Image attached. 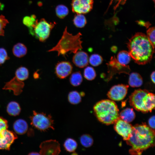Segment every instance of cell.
<instances>
[{
  "label": "cell",
  "instance_id": "5bb4252c",
  "mask_svg": "<svg viewBox=\"0 0 155 155\" xmlns=\"http://www.w3.org/2000/svg\"><path fill=\"white\" fill-rule=\"evenodd\" d=\"M24 83L15 76L9 81L6 82L3 89L11 90L13 91L14 94L17 96L20 95L23 91Z\"/></svg>",
  "mask_w": 155,
  "mask_h": 155
},
{
  "label": "cell",
  "instance_id": "8fae6325",
  "mask_svg": "<svg viewBox=\"0 0 155 155\" xmlns=\"http://www.w3.org/2000/svg\"><path fill=\"white\" fill-rule=\"evenodd\" d=\"M129 86L123 84L113 86L107 93L108 97L111 100L120 101L123 99L127 92Z\"/></svg>",
  "mask_w": 155,
  "mask_h": 155
},
{
  "label": "cell",
  "instance_id": "7a4b0ae2",
  "mask_svg": "<svg viewBox=\"0 0 155 155\" xmlns=\"http://www.w3.org/2000/svg\"><path fill=\"white\" fill-rule=\"evenodd\" d=\"M131 148L129 152L132 155H141L143 152L154 145L155 131L145 123L133 126L131 135L126 141Z\"/></svg>",
  "mask_w": 155,
  "mask_h": 155
},
{
  "label": "cell",
  "instance_id": "f546056e",
  "mask_svg": "<svg viewBox=\"0 0 155 155\" xmlns=\"http://www.w3.org/2000/svg\"><path fill=\"white\" fill-rule=\"evenodd\" d=\"M56 15L61 18H64L68 13V8L65 6L60 5L57 6L55 9Z\"/></svg>",
  "mask_w": 155,
  "mask_h": 155
},
{
  "label": "cell",
  "instance_id": "e0dca14e",
  "mask_svg": "<svg viewBox=\"0 0 155 155\" xmlns=\"http://www.w3.org/2000/svg\"><path fill=\"white\" fill-rule=\"evenodd\" d=\"M143 82V79L141 75L138 73L133 72L129 76V84L132 87H138L141 86Z\"/></svg>",
  "mask_w": 155,
  "mask_h": 155
},
{
  "label": "cell",
  "instance_id": "83f0119b",
  "mask_svg": "<svg viewBox=\"0 0 155 155\" xmlns=\"http://www.w3.org/2000/svg\"><path fill=\"white\" fill-rule=\"evenodd\" d=\"M84 76L86 79L88 80H92L96 78V73L95 70L92 67L88 66L84 69Z\"/></svg>",
  "mask_w": 155,
  "mask_h": 155
},
{
  "label": "cell",
  "instance_id": "2e32d148",
  "mask_svg": "<svg viewBox=\"0 0 155 155\" xmlns=\"http://www.w3.org/2000/svg\"><path fill=\"white\" fill-rule=\"evenodd\" d=\"M13 128L15 132L18 134H23L27 131L28 125L27 122L22 119L17 120L13 125Z\"/></svg>",
  "mask_w": 155,
  "mask_h": 155
},
{
  "label": "cell",
  "instance_id": "d590c367",
  "mask_svg": "<svg viewBox=\"0 0 155 155\" xmlns=\"http://www.w3.org/2000/svg\"><path fill=\"white\" fill-rule=\"evenodd\" d=\"M148 123L149 127L154 130L155 129V116H153L151 117L148 120Z\"/></svg>",
  "mask_w": 155,
  "mask_h": 155
},
{
  "label": "cell",
  "instance_id": "f35d334b",
  "mask_svg": "<svg viewBox=\"0 0 155 155\" xmlns=\"http://www.w3.org/2000/svg\"><path fill=\"white\" fill-rule=\"evenodd\" d=\"M154 2H155V0H152Z\"/></svg>",
  "mask_w": 155,
  "mask_h": 155
},
{
  "label": "cell",
  "instance_id": "6da1fadb",
  "mask_svg": "<svg viewBox=\"0 0 155 155\" xmlns=\"http://www.w3.org/2000/svg\"><path fill=\"white\" fill-rule=\"evenodd\" d=\"M127 47L131 57L134 62L140 65L149 63L154 53V48L144 33L135 34L129 40Z\"/></svg>",
  "mask_w": 155,
  "mask_h": 155
},
{
  "label": "cell",
  "instance_id": "8992f818",
  "mask_svg": "<svg viewBox=\"0 0 155 155\" xmlns=\"http://www.w3.org/2000/svg\"><path fill=\"white\" fill-rule=\"evenodd\" d=\"M54 24V23L49 22L44 19L39 21L36 20L35 24L30 28V32L40 41L43 42L49 37Z\"/></svg>",
  "mask_w": 155,
  "mask_h": 155
},
{
  "label": "cell",
  "instance_id": "1f68e13d",
  "mask_svg": "<svg viewBox=\"0 0 155 155\" xmlns=\"http://www.w3.org/2000/svg\"><path fill=\"white\" fill-rule=\"evenodd\" d=\"M155 28L154 27L149 28L147 31V36L149 41L155 48Z\"/></svg>",
  "mask_w": 155,
  "mask_h": 155
},
{
  "label": "cell",
  "instance_id": "7c38bea8",
  "mask_svg": "<svg viewBox=\"0 0 155 155\" xmlns=\"http://www.w3.org/2000/svg\"><path fill=\"white\" fill-rule=\"evenodd\" d=\"M17 136L13 132L5 129L0 132V149L9 150Z\"/></svg>",
  "mask_w": 155,
  "mask_h": 155
},
{
  "label": "cell",
  "instance_id": "f1b7e54d",
  "mask_svg": "<svg viewBox=\"0 0 155 155\" xmlns=\"http://www.w3.org/2000/svg\"><path fill=\"white\" fill-rule=\"evenodd\" d=\"M103 61L102 57L98 54H93L89 58V62L91 65L94 67L101 64Z\"/></svg>",
  "mask_w": 155,
  "mask_h": 155
},
{
  "label": "cell",
  "instance_id": "d4e9b609",
  "mask_svg": "<svg viewBox=\"0 0 155 155\" xmlns=\"http://www.w3.org/2000/svg\"><path fill=\"white\" fill-rule=\"evenodd\" d=\"M82 96V94L76 91H71L68 94V101L72 104H78L81 101Z\"/></svg>",
  "mask_w": 155,
  "mask_h": 155
},
{
  "label": "cell",
  "instance_id": "4fadbf2b",
  "mask_svg": "<svg viewBox=\"0 0 155 155\" xmlns=\"http://www.w3.org/2000/svg\"><path fill=\"white\" fill-rule=\"evenodd\" d=\"M73 68L72 65L69 61L59 62L55 65V73L58 78L60 79H63L71 74Z\"/></svg>",
  "mask_w": 155,
  "mask_h": 155
},
{
  "label": "cell",
  "instance_id": "8d00e7d4",
  "mask_svg": "<svg viewBox=\"0 0 155 155\" xmlns=\"http://www.w3.org/2000/svg\"><path fill=\"white\" fill-rule=\"evenodd\" d=\"M155 72L154 71H153L151 74L150 78L152 82L154 83H155Z\"/></svg>",
  "mask_w": 155,
  "mask_h": 155
},
{
  "label": "cell",
  "instance_id": "9c48e42d",
  "mask_svg": "<svg viewBox=\"0 0 155 155\" xmlns=\"http://www.w3.org/2000/svg\"><path fill=\"white\" fill-rule=\"evenodd\" d=\"M114 124V128L117 133L123 137L124 140H128L131 135L133 126L119 118Z\"/></svg>",
  "mask_w": 155,
  "mask_h": 155
},
{
  "label": "cell",
  "instance_id": "ba28073f",
  "mask_svg": "<svg viewBox=\"0 0 155 155\" xmlns=\"http://www.w3.org/2000/svg\"><path fill=\"white\" fill-rule=\"evenodd\" d=\"M40 154L58 155L61 152L60 144L55 140L43 142L40 144Z\"/></svg>",
  "mask_w": 155,
  "mask_h": 155
},
{
  "label": "cell",
  "instance_id": "277c9868",
  "mask_svg": "<svg viewBox=\"0 0 155 155\" xmlns=\"http://www.w3.org/2000/svg\"><path fill=\"white\" fill-rule=\"evenodd\" d=\"M93 109L98 120L106 125L114 123L119 118V109L112 100H101L94 105Z\"/></svg>",
  "mask_w": 155,
  "mask_h": 155
},
{
  "label": "cell",
  "instance_id": "603a6c76",
  "mask_svg": "<svg viewBox=\"0 0 155 155\" xmlns=\"http://www.w3.org/2000/svg\"><path fill=\"white\" fill-rule=\"evenodd\" d=\"M15 76L22 81L26 80L28 78L29 72L26 67L21 66L18 68L15 73Z\"/></svg>",
  "mask_w": 155,
  "mask_h": 155
},
{
  "label": "cell",
  "instance_id": "52a82bcc",
  "mask_svg": "<svg viewBox=\"0 0 155 155\" xmlns=\"http://www.w3.org/2000/svg\"><path fill=\"white\" fill-rule=\"evenodd\" d=\"M30 119L31 125L38 130L44 131L50 129H54V120L50 115H47L43 113L34 111L33 115Z\"/></svg>",
  "mask_w": 155,
  "mask_h": 155
},
{
  "label": "cell",
  "instance_id": "e575fe53",
  "mask_svg": "<svg viewBox=\"0 0 155 155\" xmlns=\"http://www.w3.org/2000/svg\"><path fill=\"white\" fill-rule=\"evenodd\" d=\"M8 128L7 121L0 117V132L2 130L7 129Z\"/></svg>",
  "mask_w": 155,
  "mask_h": 155
},
{
  "label": "cell",
  "instance_id": "7402d4cb",
  "mask_svg": "<svg viewBox=\"0 0 155 155\" xmlns=\"http://www.w3.org/2000/svg\"><path fill=\"white\" fill-rule=\"evenodd\" d=\"M70 84L73 86H78L80 85L83 81L82 75L79 71L73 73L69 79Z\"/></svg>",
  "mask_w": 155,
  "mask_h": 155
},
{
  "label": "cell",
  "instance_id": "d6a6232c",
  "mask_svg": "<svg viewBox=\"0 0 155 155\" xmlns=\"http://www.w3.org/2000/svg\"><path fill=\"white\" fill-rule=\"evenodd\" d=\"M9 22L8 21L4 16L0 15V36L4 35V29Z\"/></svg>",
  "mask_w": 155,
  "mask_h": 155
},
{
  "label": "cell",
  "instance_id": "74e56055",
  "mask_svg": "<svg viewBox=\"0 0 155 155\" xmlns=\"http://www.w3.org/2000/svg\"><path fill=\"white\" fill-rule=\"evenodd\" d=\"M29 154V155H39L40 154V153H39L38 152H31Z\"/></svg>",
  "mask_w": 155,
  "mask_h": 155
},
{
  "label": "cell",
  "instance_id": "ac0fdd59",
  "mask_svg": "<svg viewBox=\"0 0 155 155\" xmlns=\"http://www.w3.org/2000/svg\"><path fill=\"white\" fill-rule=\"evenodd\" d=\"M13 55L16 57L21 58L25 56L27 53L26 46L21 43H18L14 45L12 49Z\"/></svg>",
  "mask_w": 155,
  "mask_h": 155
},
{
  "label": "cell",
  "instance_id": "4dcf8cb0",
  "mask_svg": "<svg viewBox=\"0 0 155 155\" xmlns=\"http://www.w3.org/2000/svg\"><path fill=\"white\" fill-rule=\"evenodd\" d=\"M36 18L34 15H32L30 16H26L24 18L23 22L24 24L30 28L35 24L36 20Z\"/></svg>",
  "mask_w": 155,
  "mask_h": 155
},
{
  "label": "cell",
  "instance_id": "d6986e66",
  "mask_svg": "<svg viewBox=\"0 0 155 155\" xmlns=\"http://www.w3.org/2000/svg\"><path fill=\"white\" fill-rule=\"evenodd\" d=\"M135 117V114L132 108H127L122 111L119 114V118L124 121L129 123Z\"/></svg>",
  "mask_w": 155,
  "mask_h": 155
},
{
  "label": "cell",
  "instance_id": "3957f363",
  "mask_svg": "<svg viewBox=\"0 0 155 155\" xmlns=\"http://www.w3.org/2000/svg\"><path fill=\"white\" fill-rule=\"evenodd\" d=\"M81 36L80 32L75 35L70 33L66 27L57 44L47 51L57 52L59 56L60 55L65 56L68 52L75 54L83 48Z\"/></svg>",
  "mask_w": 155,
  "mask_h": 155
},
{
  "label": "cell",
  "instance_id": "4316f807",
  "mask_svg": "<svg viewBox=\"0 0 155 155\" xmlns=\"http://www.w3.org/2000/svg\"><path fill=\"white\" fill-rule=\"evenodd\" d=\"M80 141L82 145L86 148L90 147L93 143V140L92 137L87 134L82 135L80 137Z\"/></svg>",
  "mask_w": 155,
  "mask_h": 155
},
{
  "label": "cell",
  "instance_id": "30bf717a",
  "mask_svg": "<svg viewBox=\"0 0 155 155\" xmlns=\"http://www.w3.org/2000/svg\"><path fill=\"white\" fill-rule=\"evenodd\" d=\"M93 4V0H72V11L76 14H85L92 10Z\"/></svg>",
  "mask_w": 155,
  "mask_h": 155
},
{
  "label": "cell",
  "instance_id": "9a60e30c",
  "mask_svg": "<svg viewBox=\"0 0 155 155\" xmlns=\"http://www.w3.org/2000/svg\"><path fill=\"white\" fill-rule=\"evenodd\" d=\"M72 62L77 67L83 68L86 66L89 63L88 53L82 51H78L73 56Z\"/></svg>",
  "mask_w": 155,
  "mask_h": 155
},
{
  "label": "cell",
  "instance_id": "484cf974",
  "mask_svg": "<svg viewBox=\"0 0 155 155\" xmlns=\"http://www.w3.org/2000/svg\"><path fill=\"white\" fill-rule=\"evenodd\" d=\"M75 25L77 27L82 28L86 23V20L85 17L83 14H77L73 20Z\"/></svg>",
  "mask_w": 155,
  "mask_h": 155
},
{
  "label": "cell",
  "instance_id": "cb8c5ba5",
  "mask_svg": "<svg viewBox=\"0 0 155 155\" xmlns=\"http://www.w3.org/2000/svg\"><path fill=\"white\" fill-rule=\"evenodd\" d=\"M77 146L76 142L73 139L70 138L67 139L63 144L65 150L70 153L74 152L77 149Z\"/></svg>",
  "mask_w": 155,
  "mask_h": 155
},
{
  "label": "cell",
  "instance_id": "836d02e7",
  "mask_svg": "<svg viewBox=\"0 0 155 155\" xmlns=\"http://www.w3.org/2000/svg\"><path fill=\"white\" fill-rule=\"evenodd\" d=\"M9 59L6 50L3 48H0V65L3 64Z\"/></svg>",
  "mask_w": 155,
  "mask_h": 155
},
{
  "label": "cell",
  "instance_id": "5b68a950",
  "mask_svg": "<svg viewBox=\"0 0 155 155\" xmlns=\"http://www.w3.org/2000/svg\"><path fill=\"white\" fill-rule=\"evenodd\" d=\"M130 105L143 113L151 112L155 107V95L146 90H135L129 97Z\"/></svg>",
  "mask_w": 155,
  "mask_h": 155
},
{
  "label": "cell",
  "instance_id": "ffe728a7",
  "mask_svg": "<svg viewBox=\"0 0 155 155\" xmlns=\"http://www.w3.org/2000/svg\"><path fill=\"white\" fill-rule=\"evenodd\" d=\"M131 57L128 52L122 51L119 52L117 57L118 62L123 65H126L130 62Z\"/></svg>",
  "mask_w": 155,
  "mask_h": 155
},
{
  "label": "cell",
  "instance_id": "44dd1931",
  "mask_svg": "<svg viewBox=\"0 0 155 155\" xmlns=\"http://www.w3.org/2000/svg\"><path fill=\"white\" fill-rule=\"evenodd\" d=\"M7 111L9 115L16 116L18 115L21 111V108L19 104L16 102L12 101L8 104Z\"/></svg>",
  "mask_w": 155,
  "mask_h": 155
}]
</instances>
